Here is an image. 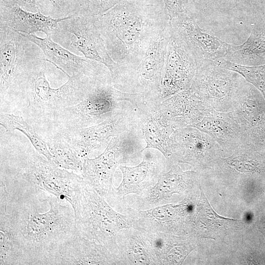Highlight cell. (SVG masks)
Segmentation results:
<instances>
[{
	"mask_svg": "<svg viewBox=\"0 0 265 265\" xmlns=\"http://www.w3.org/2000/svg\"><path fill=\"white\" fill-rule=\"evenodd\" d=\"M41 196L9 195L7 209L26 265H45L53 250L79 232L74 209L68 202L48 193Z\"/></svg>",
	"mask_w": 265,
	"mask_h": 265,
	"instance_id": "6da1fadb",
	"label": "cell"
},
{
	"mask_svg": "<svg viewBox=\"0 0 265 265\" xmlns=\"http://www.w3.org/2000/svg\"><path fill=\"white\" fill-rule=\"evenodd\" d=\"M165 8L139 0H124L96 17V25L111 58L121 67L137 66L169 26Z\"/></svg>",
	"mask_w": 265,
	"mask_h": 265,
	"instance_id": "7a4b0ae2",
	"label": "cell"
},
{
	"mask_svg": "<svg viewBox=\"0 0 265 265\" xmlns=\"http://www.w3.org/2000/svg\"><path fill=\"white\" fill-rule=\"evenodd\" d=\"M47 69L44 56L35 58L6 97L13 94L22 102H26L27 106L22 110V117L34 129L39 123H49L65 108L80 102L90 82L97 78L67 74V82L53 88L46 78Z\"/></svg>",
	"mask_w": 265,
	"mask_h": 265,
	"instance_id": "3957f363",
	"label": "cell"
},
{
	"mask_svg": "<svg viewBox=\"0 0 265 265\" xmlns=\"http://www.w3.org/2000/svg\"><path fill=\"white\" fill-rule=\"evenodd\" d=\"M17 172L10 179L0 177L8 192L14 195L47 193L68 202L75 213L76 222L80 218L81 199L86 184L83 177L44 159L36 150L28 152L20 162Z\"/></svg>",
	"mask_w": 265,
	"mask_h": 265,
	"instance_id": "277c9868",
	"label": "cell"
},
{
	"mask_svg": "<svg viewBox=\"0 0 265 265\" xmlns=\"http://www.w3.org/2000/svg\"><path fill=\"white\" fill-rule=\"evenodd\" d=\"M138 100L136 95L116 89L111 75L94 79L80 102L65 108L50 120V133L97 125L133 107Z\"/></svg>",
	"mask_w": 265,
	"mask_h": 265,
	"instance_id": "5b68a950",
	"label": "cell"
},
{
	"mask_svg": "<svg viewBox=\"0 0 265 265\" xmlns=\"http://www.w3.org/2000/svg\"><path fill=\"white\" fill-rule=\"evenodd\" d=\"M170 36L169 26L150 47L138 65L133 68L122 67L112 81L124 92L135 94L141 102L160 105L162 102L160 83L167 46Z\"/></svg>",
	"mask_w": 265,
	"mask_h": 265,
	"instance_id": "8992f818",
	"label": "cell"
},
{
	"mask_svg": "<svg viewBox=\"0 0 265 265\" xmlns=\"http://www.w3.org/2000/svg\"><path fill=\"white\" fill-rule=\"evenodd\" d=\"M105 199L86 183L77 227L83 237L118 254L117 234L122 229L132 227L133 221L129 214H123L114 210Z\"/></svg>",
	"mask_w": 265,
	"mask_h": 265,
	"instance_id": "52a82bcc",
	"label": "cell"
},
{
	"mask_svg": "<svg viewBox=\"0 0 265 265\" xmlns=\"http://www.w3.org/2000/svg\"><path fill=\"white\" fill-rule=\"evenodd\" d=\"M249 87L238 73L205 61L198 66L190 89L213 110L228 112Z\"/></svg>",
	"mask_w": 265,
	"mask_h": 265,
	"instance_id": "ba28073f",
	"label": "cell"
},
{
	"mask_svg": "<svg viewBox=\"0 0 265 265\" xmlns=\"http://www.w3.org/2000/svg\"><path fill=\"white\" fill-rule=\"evenodd\" d=\"M44 56L41 50L22 33L0 26V101L33 60Z\"/></svg>",
	"mask_w": 265,
	"mask_h": 265,
	"instance_id": "9c48e42d",
	"label": "cell"
},
{
	"mask_svg": "<svg viewBox=\"0 0 265 265\" xmlns=\"http://www.w3.org/2000/svg\"><path fill=\"white\" fill-rule=\"evenodd\" d=\"M135 124L133 106L97 125L55 133L60 134L76 153L84 160L95 150L106 148L113 137L118 136Z\"/></svg>",
	"mask_w": 265,
	"mask_h": 265,
	"instance_id": "30bf717a",
	"label": "cell"
},
{
	"mask_svg": "<svg viewBox=\"0 0 265 265\" xmlns=\"http://www.w3.org/2000/svg\"><path fill=\"white\" fill-rule=\"evenodd\" d=\"M169 29L171 35L193 56L197 67L205 61L224 58L230 45L205 31L187 12L170 18Z\"/></svg>",
	"mask_w": 265,
	"mask_h": 265,
	"instance_id": "8fae6325",
	"label": "cell"
},
{
	"mask_svg": "<svg viewBox=\"0 0 265 265\" xmlns=\"http://www.w3.org/2000/svg\"><path fill=\"white\" fill-rule=\"evenodd\" d=\"M96 17L72 14L59 23L61 31L72 34L76 38L70 46L84 57L101 63L110 71L112 80L118 76L121 66L111 58L104 39L96 25Z\"/></svg>",
	"mask_w": 265,
	"mask_h": 265,
	"instance_id": "7c38bea8",
	"label": "cell"
},
{
	"mask_svg": "<svg viewBox=\"0 0 265 265\" xmlns=\"http://www.w3.org/2000/svg\"><path fill=\"white\" fill-rule=\"evenodd\" d=\"M122 265L118 254L78 232L49 255L45 265Z\"/></svg>",
	"mask_w": 265,
	"mask_h": 265,
	"instance_id": "4fadbf2b",
	"label": "cell"
},
{
	"mask_svg": "<svg viewBox=\"0 0 265 265\" xmlns=\"http://www.w3.org/2000/svg\"><path fill=\"white\" fill-rule=\"evenodd\" d=\"M197 68L193 56L170 33L160 83L162 101L189 89Z\"/></svg>",
	"mask_w": 265,
	"mask_h": 265,
	"instance_id": "5bb4252c",
	"label": "cell"
},
{
	"mask_svg": "<svg viewBox=\"0 0 265 265\" xmlns=\"http://www.w3.org/2000/svg\"><path fill=\"white\" fill-rule=\"evenodd\" d=\"M22 34L41 50L47 61L66 75L83 74L97 78L110 74L108 68L103 64L72 53L53 41L51 36L42 38L34 34Z\"/></svg>",
	"mask_w": 265,
	"mask_h": 265,
	"instance_id": "9a60e30c",
	"label": "cell"
},
{
	"mask_svg": "<svg viewBox=\"0 0 265 265\" xmlns=\"http://www.w3.org/2000/svg\"><path fill=\"white\" fill-rule=\"evenodd\" d=\"M187 204H166L145 210L128 207L127 214L132 219V226L139 230L176 234L187 228L186 219L191 210Z\"/></svg>",
	"mask_w": 265,
	"mask_h": 265,
	"instance_id": "2e32d148",
	"label": "cell"
},
{
	"mask_svg": "<svg viewBox=\"0 0 265 265\" xmlns=\"http://www.w3.org/2000/svg\"><path fill=\"white\" fill-rule=\"evenodd\" d=\"M124 163L118 135L110 140L100 155L84 159L81 175L87 185L104 199H107L111 196L114 189L113 177L115 170Z\"/></svg>",
	"mask_w": 265,
	"mask_h": 265,
	"instance_id": "e0dca14e",
	"label": "cell"
},
{
	"mask_svg": "<svg viewBox=\"0 0 265 265\" xmlns=\"http://www.w3.org/2000/svg\"><path fill=\"white\" fill-rule=\"evenodd\" d=\"M212 110L190 89L166 98L158 108L163 122L175 130L192 127Z\"/></svg>",
	"mask_w": 265,
	"mask_h": 265,
	"instance_id": "ac0fdd59",
	"label": "cell"
},
{
	"mask_svg": "<svg viewBox=\"0 0 265 265\" xmlns=\"http://www.w3.org/2000/svg\"><path fill=\"white\" fill-rule=\"evenodd\" d=\"M193 171H183L173 164L167 172L159 175L156 184L136 197L132 208L145 210L166 205L174 194H181L191 187L195 177Z\"/></svg>",
	"mask_w": 265,
	"mask_h": 265,
	"instance_id": "d6986e66",
	"label": "cell"
},
{
	"mask_svg": "<svg viewBox=\"0 0 265 265\" xmlns=\"http://www.w3.org/2000/svg\"><path fill=\"white\" fill-rule=\"evenodd\" d=\"M166 162L160 156L148 150L138 165L132 167L120 165L122 181L118 187H114L111 196L120 200L130 194H141L156 184L159 175L164 172Z\"/></svg>",
	"mask_w": 265,
	"mask_h": 265,
	"instance_id": "ffe728a7",
	"label": "cell"
},
{
	"mask_svg": "<svg viewBox=\"0 0 265 265\" xmlns=\"http://www.w3.org/2000/svg\"><path fill=\"white\" fill-rule=\"evenodd\" d=\"M170 138L174 161L187 163L193 166L198 165L206 155L219 151L221 148L212 136L193 127L176 129Z\"/></svg>",
	"mask_w": 265,
	"mask_h": 265,
	"instance_id": "44dd1931",
	"label": "cell"
},
{
	"mask_svg": "<svg viewBox=\"0 0 265 265\" xmlns=\"http://www.w3.org/2000/svg\"><path fill=\"white\" fill-rule=\"evenodd\" d=\"M135 124L142 132L146 146L159 151L167 162L174 161L171 151L170 135L176 130L164 123L158 111L159 106L139 103L134 106Z\"/></svg>",
	"mask_w": 265,
	"mask_h": 265,
	"instance_id": "7402d4cb",
	"label": "cell"
},
{
	"mask_svg": "<svg viewBox=\"0 0 265 265\" xmlns=\"http://www.w3.org/2000/svg\"><path fill=\"white\" fill-rule=\"evenodd\" d=\"M70 17L54 18L40 11L26 10L17 5H0V26L26 34L41 31L47 36H52L60 32L59 23Z\"/></svg>",
	"mask_w": 265,
	"mask_h": 265,
	"instance_id": "603a6c76",
	"label": "cell"
},
{
	"mask_svg": "<svg viewBox=\"0 0 265 265\" xmlns=\"http://www.w3.org/2000/svg\"><path fill=\"white\" fill-rule=\"evenodd\" d=\"M192 127L210 135L222 149L235 150L249 143L232 111L221 112L213 110Z\"/></svg>",
	"mask_w": 265,
	"mask_h": 265,
	"instance_id": "cb8c5ba5",
	"label": "cell"
},
{
	"mask_svg": "<svg viewBox=\"0 0 265 265\" xmlns=\"http://www.w3.org/2000/svg\"><path fill=\"white\" fill-rule=\"evenodd\" d=\"M122 265H159L153 246L144 231L134 227L121 230L116 238Z\"/></svg>",
	"mask_w": 265,
	"mask_h": 265,
	"instance_id": "d4e9b609",
	"label": "cell"
},
{
	"mask_svg": "<svg viewBox=\"0 0 265 265\" xmlns=\"http://www.w3.org/2000/svg\"><path fill=\"white\" fill-rule=\"evenodd\" d=\"M8 199L0 198V265H26L17 232L7 209Z\"/></svg>",
	"mask_w": 265,
	"mask_h": 265,
	"instance_id": "484cf974",
	"label": "cell"
},
{
	"mask_svg": "<svg viewBox=\"0 0 265 265\" xmlns=\"http://www.w3.org/2000/svg\"><path fill=\"white\" fill-rule=\"evenodd\" d=\"M243 65L253 66L265 61V25L257 21L246 41L239 45H231L224 58Z\"/></svg>",
	"mask_w": 265,
	"mask_h": 265,
	"instance_id": "4316f807",
	"label": "cell"
},
{
	"mask_svg": "<svg viewBox=\"0 0 265 265\" xmlns=\"http://www.w3.org/2000/svg\"><path fill=\"white\" fill-rule=\"evenodd\" d=\"M145 233L153 246L159 265L181 264L191 250L190 242L185 238L159 232Z\"/></svg>",
	"mask_w": 265,
	"mask_h": 265,
	"instance_id": "83f0119b",
	"label": "cell"
},
{
	"mask_svg": "<svg viewBox=\"0 0 265 265\" xmlns=\"http://www.w3.org/2000/svg\"><path fill=\"white\" fill-rule=\"evenodd\" d=\"M251 88L249 86L232 111L249 143H253L264 120L263 110L255 99Z\"/></svg>",
	"mask_w": 265,
	"mask_h": 265,
	"instance_id": "f1b7e54d",
	"label": "cell"
},
{
	"mask_svg": "<svg viewBox=\"0 0 265 265\" xmlns=\"http://www.w3.org/2000/svg\"><path fill=\"white\" fill-rule=\"evenodd\" d=\"M53 157V161L59 167L77 173L82 171L83 160L76 153L59 133L42 137Z\"/></svg>",
	"mask_w": 265,
	"mask_h": 265,
	"instance_id": "f546056e",
	"label": "cell"
},
{
	"mask_svg": "<svg viewBox=\"0 0 265 265\" xmlns=\"http://www.w3.org/2000/svg\"><path fill=\"white\" fill-rule=\"evenodd\" d=\"M0 124L10 132L16 130L23 132L40 154L48 160L53 161V157L43 138L22 116L0 111Z\"/></svg>",
	"mask_w": 265,
	"mask_h": 265,
	"instance_id": "4dcf8cb0",
	"label": "cell"
},
{
	"mask_svg": "<svg viewBox=\"0 0 265 265\" xmlns=\"http://www.w3.org/2000/svg\"><path fill=\"white\" fill-rule=\"evenodd\" d=\"M218 66L236 72L249 83L253 85L263 95L265 99V64L243 65L228 61L224 58L213 61Z\"/></svg>",
	"mask_w": 265,
	"mask_h": 265,
	"instance_id": "1f68e13d",
	"label": "cell"
},
{
	"mask_svg": "<svg viewBox=\"0 0 265 265\" xmlns=\"http://www.w3.org/2000/svg\"><path fill=\"white\" fill-rule=\"evenodd\" d=\"M78 7L72 14L97 17L124 0H77Z\"/></svg>",
	"mask_w": 265,
	"mask_h": 265,
	"instance_id": "d6a6232c",
	"label": "cell"
},
{
	"mask_svg": "<svg viewBox=\"0 0 265 265\" xmlns=\"http://www.w3.org/2000/svg\"><path fill=\"white\" fill-rule=\"evenodd\" d=\"M17 5L23 9L33 12H47L49 6H53L49 0H0V5L12 6Z\"/></svg>",
	"mask_w": 265,
	"mask_h": 265,
	"instance_id": "836d02e7",
	"label": "cell"
},
{
	"mask_svg": "<svg viewBox=\"0 0 265 265\" xmlns=\"http://www.w3.org/2000/svg\"><path fill=\"white\" fill-rule=\"evenodd\" d=\"M169 18L187 12L188 0H163Z\"/></svg>",
	"mask_w": 265,
	"mask_h": 265,
	"instance_id": "e575fe53",
	"label": "cell"
},
{
	"mask_svg": "<svg viewBox=\"0 0 265 265\" xmlns=\"http://www.w3.org/2000/svg\"><path fill=\"white\" fill-rule=\"evenodd\" d=\"M55 8L57 10H60L67 0H54Z\"/></svg>",
	"mask_w": 265,
	"mask_h": 265,
	"instance_id": "d590c367",
	"label": "cell"
},
{
	"mask_svg": "<svg viewBox=\"0 0 265 265\" xmlns=\"http://www.w3.org/2000/svg\"><path fill=\"white\" fill-rule=\"evenodd\" d=\"M53 4V7L55 8V4H54V0H49Z\"/></svg>",
	"mask_w": 265,
	"mask_h": 265,
	"instance_id": "8d00e7d4",
	"label": "cell"
}]
</instances>
